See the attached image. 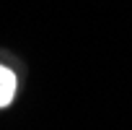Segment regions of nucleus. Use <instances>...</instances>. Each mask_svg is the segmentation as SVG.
I'll list each match as a JSON object with an SVG mask.
<instances>
[{"label":"nucleus","mask_w":132,"mask_h":130,"mask_svg":"<svg viewBox=\"0 0 132 130\" xmlns=\"http://www.w3.org/2000/svg\"><path fill=\"white\" fill-rule=\"evenodd\" d=\"M16 94V76L0 65V107H5Z\"/></svg>","instance_id":"nucleus-1"}]
</instances>
